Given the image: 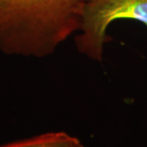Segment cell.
<instances>
[{
    "label": "cell",
    "mask_w": 147,
    "mask_h": 147,
    "mask_svg": "<svg viewBox=\"0 0 147 147\" xmlns=\"http://www.w3.org/2000/svg\"><path fill=\"white\" fill-rule=\"evenodd\" d=\"M88 0H0V52L22 57L53 55L79 32Z\"/></svg>",
    "instance_id": "1"
},
{
    "label": "cell",
    "mask_w": 147,
    "mask_h": 147,
    "mask_svg": "<svg viewBox=\"0 0 147 147\" xmlns=\"http://www.w3.org/2000/svg\"><path fill=\"white\" fill-rule=\"evenodd\" d=\"M120 19L138 21L147 28V0H88L74 38L78 51L92 61H101L104 47L110 40L107 29Z\"/></svg>",
    "instance_id": "2"
},
{
    "label": "cell",
    "mask_w": 147,
    "mask_h": 147,
    "mask_svg": "<svg viewBox=\"0 0 147 147\" xmlns=\"http://www.w3.org/2000/svg\"><path fill=\"white\" fill-rule=\"evenodd\" d=\"M0 147H84L77 137L65 131H51L15 142H8Z\"/></svg>",
    "instance_id": "3"
}]
</instances>
